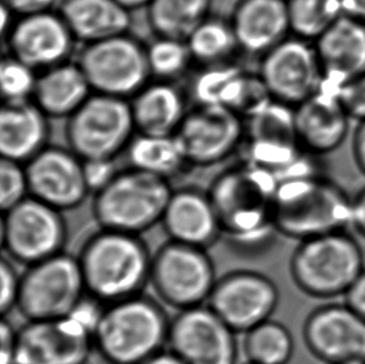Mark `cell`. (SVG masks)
<instances>
[{"mask_svg":"<svg viewBox=\"0 0 365 364\" xmlns=\"http://www.w3.org/2000/svg\"><path fill=\"white\" fill-rule=\"evenodd\" d=\"M153 257L141 236L100 228L78 256L88 295L111 305L141 295L150 285Z\"/></svg>","mask_w":365,"mask_h":364,"instance_id":"cell-1","label":"cell"},{"mask_svg":"<svg viewBox=\"0 0 365 364\" xmlns=\"http://www.w3.org/2000/svg\"><path fill=\"white\" fill-rule=\"evenodd\" d=\"M170 322L156 300L143 295L106 305L95 325V350L108 364H140L165 350Z\"/></svg>","mask_w":365,"mask_h":364,"instance_id":"cell-2","label":"cell"},{"mask_svg":"<svg viewBox=\"0 0 365 364\" xmlns=\"http://www.w3.org/2000/svg\"><path fill=\"white\" fill-rule=\"evenodd\" d=\"M351 200L318 173L279 182L272 202L278 233L298 241L351 227Z\"/></svg>","mask_w":365,"mask_h":364,"instance_id":"cell-3","label":"cell"},{"mask_svg":"<svg viewBox=\"0 0 365 364\" xmlns=\"http://www.w3.org/2000/svg\"><path fill=\"white\" fill-rule=\"evenodd\" d=\"M278 183L271 173L248 163L222 173L208 195L216 207L223 235L250 246L268 241L277 232L272 202Z\"/></svg>","mask_w":365,"mask_h":364,"instance_id":"cell-4","label":"cell"},{"mask_svg":"<svg viewBox=\"0 0 365 364\" xmlns=\"http://www.w3.org/2000/svg\"><path fill=\"white\" fill-rule=\"evenodd\" d=\"M173 192L166 178L130 168L95 192L93 215L100 228L141 236L161 223Z\"/></svg>","mask_w":365,"mask_h":364,"instance_id":"cell-5","label":"cell"},{"mask_svg":"<svg viewBox=\"0 0 365 364\" xmlns=\"http://www.w3.org/2000/svg\"><path fill=\"white\" fill-rule=\"evenodd\" d=\"M361 245L346 231H336L299 242L289 271L297 287L313 298L346 295L364 272Z\"/></svg>","mask_w":365,"mask_h":364,"instance_id":"cell-6","label":"cell"},{"mask_svg":"<svg viewBox=\"0 0 365 364\" xmlns=\"http://www.w3.org/2000/svg\"><path fill=\"white\" fill-rule=\"evenodd\" d=\"M91 302V298H90ZM84 302L58 320H28L18 330L15 364H86L103 308Z\"/></svg>","mask_w":365,"mask_h":364,"instance_id":"cell-7","label":"cell"},{"mask_svg":"<svg viewBox=\"0 0 365 364\" xmlns=\"http://www.w3.org/2000/svg\"><path fill=\"white\" fill-rule=\"evenodd\" d=\"M88 295L78 257L66 252L26 267L16 308L26 320L73 315Z\"/></svg>","mask_w":365,"mask_h":364,"instance_id":"cell-8","label":"cell"},{"mask_svg":"<svg viewBox=\"0 0 365 364\" xmlns=\"http://www.w3.org/2000/svg\"><path fill=\"white\" fill-rule=\"evenodd\" d=\"M217 280L207 250L168 241L153 255L150 285L175 310L206 305Z\"/></svg>","mask_w":365,"mask_h":364,"instance_id":"cell-9","label":"cell"},{"mask_svg":"<svg viewBox=\"0 0 365 364\" xmlns=\"http://www.w3.org/2000/svg\"><path fill=\"white\" fill-rule=\"evenodd\" d=\"M136 131L130 101L95 93L69 118L70 150L83 161L113 160Z\"/></svg>","mask_w":365,"mask_h":364,"instance_id":"cell-10","label":"cell"},{"mask_svg":"<svg viewBox=\"0 0 365 364\" xmlns=\"http://www.w3.org/2000/svg\"><path fill=\"white\" fill-rule=\"evenodd\" d=\"M78 64L93 93L133 98L153 76L148 48L128 34L85 45Z\"/></svg>","mask_w":365,"mask_h":364,"instance_id":"cell-11","label":"cell"},{"mask_svg":"<svg viewBox=\"0 0 365 364\" xmlns=\"http://www.w3.org/2000/svg\"><path fill=\"white\" fill-rule=\"evenodd\" d=\"M3 213L1 245L11 260L28 267L64 252L63 212L29 196Z\"/></svg>","mask_w":365,"mask_h":364,"instance_id":"cell-12","label":"cell"},{"mask_svg":"<svg viewBox=\"0 0 365 364\" xmlns=\"http://www.w3.org/2000/svg\"><path fill=\"white\" fill-rule=\"evenodd\" d=\"M237 333L207 305L178 310L168 347L183 364H237Z\"/></svg>","mask_w":365,"mask_h":364,"instance_id":"cell-13","label":"cell"},{"mask_svg":"<svg viewBox=\"0 0 365 364\" xmlns=\"http://www.w3.org/2000/svg\"><path fill=\"white\" fill-rule=\"evenodd\" d=\"M278 302L279 290L269 277L238 270L218 278L207 305L236 333L245 335L271 320Z\"/></svg>","mask_w":365,"mask_h":364,"instance_id":"cell-14","label":"cell"},{"mask_svg":"<svg viewBox=\"0 0 365 364\" xmlns=\"http://www.w3.org/2000/svg\"><path fill=\"white\" fill-rule=\"evenodd\" d=\"M262 56L258 74L273 100L296 108L321 89V64L308 40L287 38Z\"/></svg>","mask_w":365,"mask_h":364,"instance_id":"cell-15","label":"cell"},{"mask_svg":"<svg viewBox=\"0 0 365 364\" xmlns=\"http://www.w3.org/2000/svg\"><path fill=\"white\" fill-rule=\"evenodd\" d=\"M246 133L242 118L220 105H197L176 133L188 163L208 166L228 158Z\"/></svg>","mask_w":365,"mask_h":364,"instance_id":"cell-16","label":"cell"},{"mask_svg":"<svg viewBox=\"0 0 365 364\" xmlns=\"http://www.w3.org/2000/svg\"><path fill=\"white\" fill-rule=\"evenodd\" d=\"M303 338L312 355L323 363L365 362V320L346 303L313 310L307 317Z\"/></svg>","mask_w":365,"mask_h":364,"instance_id":"cell-17","label":"cell"},{"mask_svg":"<svg viewBox=\"0 0 365 364\" xmlns=\"http://www.w3.org/2000/svg\"><path fill=\"white\" fill-rule=\"evenodd\" d=\"M30 196L59 211H69L86 200L90 188L84 161L65 148H45L25 163Z\"/></svg>","mask_w":365,"mask_h":364,"instance_id":"cell-18","label":"cell"},{"mask_svg":"<svg viewBox=\"0 0 365 364\" xmlns=\"http://www.w3.org/2000/svg\"><path fill=\"white\" fill-rule=\"evenodd\" d=\"M9 54L35 71L68 61L75 38L59 13L20 16L4 38Z\"/></svg>","mask_w":365,"mask_h":364,"instance_id":"cell-19","label":"cell"},{"mask_svg":"<svg viewBox=\"0 0 365 364\" xmlns=\"http://www.w3.org/2000/svg\"><path fill=\"white\" fill-rule=\"evenodd\" d=\"M170 241L208 250L223 236L222 225L208 193L195 188L173 191L163 212Z\"/></svg>","mask_w":365,"mask_h":364,"instance_id":"cell-20","label":"cell"},{"mask_svg":"<svg viewBox=\"0 0 365 364\" xmlns=\"http://www.w3.org/2000/svg\"><path fill=\"white\" fill-rule=\"evenodd\" d=\"M317 55L323 73L322 86L334 90L343 83L365 74V23L341 15L316 40Z\"/></svg>","mask_w":365,"mask_h":364,"instance_id":"cell-21","label":"cell"},{"mask_svg":"<svg viewBox=\"0 0 365 364\" xmlns=\"http://www.w3.org/2000/svg\"><path fill=\"white\" fill-rule=\"evenodd\" d=\"M298 143L311 155L336 150L344 141L351 118L334 90L322 86L311 98L296 106Z\"/></svg>","mask_w":365,"mask_h":364,"instance_id":"cell-22","label":"cell"},{"mask_svg":"<svg viewBox=\"0 0 365 364\" xmlns=\"http://www.w3.org/2000/svg\"><path fill=\"white\" fill-rule=\"evenodd\" d=\"M231 24L240 49L264 55L291 33L287 0H241Z\"/></svg>","mask_w":365,"mask_h":364,"instance_id":"cell-23","label":"cell"},{"mask_svg":"<svg viewBox=\"0 0 365 364\" xmlns=\"http://www.w3.org/2000/svg\"><path fill=\"white\" fill-rule=\"evenodd\" d=\"M48 123L33 100L4 101L0 111L1 158L26 163L46 148Z\"/></svg>","mask_w":365,"mask_h":364,"instance_id":"cell-24","label":"cell"},{"mask_svg":"<svg viewBox=\"0 0 365 364\" xmlns=\"http://www.w3.org/2000/svg\"><path fill=\"white\" fill-rule=\"evenodd\" d=\"M130 106L136 131L148 136H175L187 113L181 91L161 80L143 86Z\"/></svg>","mask_w":365,"mask_h":364,"instance_id":"cell-25","label":"cell"},{"mask_svg":"<svg viewBox=\"0 0 365 364\" xmlns=\"http://www.w3.org/2000/svg\"><path fill=\"white\" fill-rule=\"evenodd\" d=\"M59 14L85 44L128 34L131 24L130 10L118 0H63Z\"/></svg>","mask_w":365,"mask_h":364,"instance_id":"cell-26","label":"cell"},{"mask_svg":"<svg viewBox=\"0 0 365 364\" xmlns=\"http://www.w3.org/2000/svg\"><path fill=\"white\" fill-rule=\"evenodd\" d=\"M91 95L80 65L65 61L38 75L31 100L46 116L70 118Z\"/></svg>","mask_w":365,"mask_h":364,"instance_id":"cell-27","label":"cell"},{"mask_svg":"<svg viewBox=\"0 0 365 364\" xmlns=\"http://www.w3.org/2000/svg\"><path fill=\"white\" fill-rule=\"evenodd\" d=\"M211 0H151L148 21L158 36L187 40L208 18Z\"/></svg>","mask_w":365,"mask_h":364,"instance_id":"cell-28","label":"cell"},{"mask_svg":"<svg viewBox=\"0 0 365 364\" xmlns=\"http://www.w3.org/2000/svg\"><path fill=\"white\" fill-rule=\"evenodd\" d=\"M131 168L170 178L178 175L188 163L183 148L176 136H148L133 138L128 145Z\"/></svg>","mask_w":365,"mask_h":364,"instance_id":"cell-29","label":"cell"},{"mask_svg":"<svg viewBox=\"0 0 365 364\" xmlns=\"http://www.w3.org/2000/svg\"><path fill=\"white\" fill-rule=\"evenodd\" d=\"M243 353L253 364H288L294 352V340L286 325L268 320L245 333Z\"/></svg>","mask_w":365,"mask_h":364,"instance_id":"cell-30","label":"cell"},{"mask_svg":"<svg viewBox=\"0 0 365 364\" xmlns=\"http://www.w3.org/2000/svg\"><path fill=\"white\" fill-rule=\"evenodd\" d=\"M188 48L193 61L208 65L227 63L240 49L232 24L217 18H207L188 36Z\"/></svg>","mask_w":365,"mask_h":364,"instance_id":"cell-31","label":"cell"},{"mask_svg":"<svg viewBox=\"0 0 365 364\" xmlns=\"http://www.w3.org/2000/svg\"><path fill=\"white\" fill-rule=\"evenodd\" d=\"M291 33L316 41L344 14L343 0H287Z\"/></svg>","mask_w":365,"mask_h":364,"instance_id":"cell-32","label":"cell"},{"mask_svg":"<svg viewBox=\"0 0 365 364\" xmlns=\"http://www.w3.org/2000/svg\"><path fill=\"white\" fill-rule=\"evenodd\" d=\"M243 71L231 63L205 66L193 79L191 91L197 105H220L230 108L242 81Z\"/></svg>","mask_w":365,"mask_h":364,"instance_id":"cell-33","label":"cell"},{"mask_svg":"<svg viewBox=\"0 0 365 364\" xmlns=\"http://www.w3.org/2000/svg\"><path fill=\"white\" fill-rule=\"evenodd\" d=\"M250 141L299 145L296 128V108L273 100L269 105L247 118Z\"/></svg>","mask_w":365,"mask_h":364,"instance_id":"cell-34","label":"cell"},{"mask_svg":"<svg viewBox=\"0 0 365 364\" xmlns=\"http://www.w3.org/2000/svg\"><path fill=\"white\" fill-rule=\"evenodd\" d=\"M148 59L151 75L161 81H170L181 76L193 61L186 40L163 36H158L148 46Z\"/></svg>","mask_w":365,"mask_h":364,"instance_id":"cell-35","label":"cell"},{"mask_svg":"<svg viewBox=\"0 0 365 364\" xmlns=\"http://www.w3.org/2000/svg\"><path fill=\"white\" fill-rule=\"evenodd\" d=\"M36 80V71L13 55H5L1 60L0 85L4 101L31 100Z\"/></svg>","mask_w":365,"mask_h":364,"instance_id":"cell-36","label":"cell"},{"mask_svg":"<svg viewBox=\"0 0 365 364\" xmlns=\"http://www.w3.org/2000/svg\"><path fill=\"white\" fill-rule=\"evenodd\" d=\"M30 196L24 163L1 158L0 163V206L5 212Z\"/></svg>","mask_w":365,"mask_h":364,"instance_id":"cell-37","label":"cell"},{"mask_svg":"<svg viewBox=\"0 0 365 364\" xmlns=\"http://www.w3.org/2000/svg\"><path fill=\"white\" fill-rule=\"evenodd\" d=\"M273 101L271 93L259 74L243 75L236 98L230 108L241 118H250Z\"/></svg>","mask_w":365,"mask_h":364,"instance_id":"cell-38","label":"cell"},{"mask_svg":"<svg viewBox=\"0 0 365 364\" xmlns=\"http://www.w3.org/2000/svg\"><path fill=\"white\" fill-rule=\"evenodd\" d=\"M336 93L349 118L365 120V74L343 83L336 88Z\"/></svg>","mask_w":365,"mask_h":364,"instance_id":"cell-39","label":"cell"},{"mask_svg":"<svg viewBox=\"0 0 365 364\" xmlns=\"http://www.w3.org/2000/svg\"><path fill=\"white\" fill-rule=\"evenodd\" d=\"M0 275H1L0 310H1V315L6 317L8 313L16 308L18 305L21 275L16 272L10 260L3 257L0 262Z\"/></svg>","mask_w":365,"mask_h":364,"instance_id":"cell-40","label":"cell"},{"mask_svg":"<svg viewBox=\"0 0 365 364\" xmlns=\"http://www.w3.org/2000/svg\"><path fill=\"white\" fill-rule=\"evenodd\" d=\"M85 176L89 185L90 191H99L108 185L116 173L113 160H91L84 161Z\"/></svg>","mask_w":365,"mask_h":364,"instance_id":"cell-41","label":"cell"},{"mask_svg":"<svg viewBox=\"0 0 365 364\" xmlns=\"http://www.w3.org/2000/svg\"><path fill=\"white\" fill-rule=\"evenodd\" d=\"M0 364H15V353H16V342H18V330L13 328L6 317H3L0 323Z\"/></svg>","mask_w":365,"mask_h":364,"instance_id":"cell-42","label":"cell"},{"mask_svg":"<svg viewBox=\"0 0 365 364\" xmlns=\"http://www.w3.org/2000/svg\"><path fill=\"white\" fill-rule=\"evenodd\" d=\"M56 0H3V4L19 16L50 11Z\"/></svg>","mask_w":365,"mask_h":364,"instance_id":"cell-43","label":"cell"},{"mask_svg":"<svg viewBox=\"0 0 365 364\" xmlns=\"http://www.w3.org/2000/svg\"><path fill=\"white\" fill-rule=\"evenodd\" d=\"M346 303L365 320V270L348 290Z\"/></svg>","mask_w":365,"mask_h":364,"instance_id":"cell-44","label":"cell"},{"mask_svg":"<svg viewBox=\"0 0 365 364\" xmlns=\"http://www.w3.org/2000/svg\"><path fill=\"white\" fill-rule=\"evenodd\" d=\"M351 227L365 238V188L351 200Z\"/></svg>","mask_w":365,"mask_h":364,"instance_id":"cell-45","label":"cell"},{"mask_svg":"<svg viewBox=\"0 0 365 364\" xmlns=\"http://www.w3.org/2000/svg\"><path fill=\"white\" fill-rule=\"evenodd\" d=\"M353 155L358 168L365 175V120L359 121L353 135Z\"/></svg>","mask_w":365,"mask_h":364,"instance_id":"cell-46","label":"cell"},{"mask_svg":"<svg viewBox=\"0 0 365 364\" xmlns=\"http://www.w3.org/2000/svg\"><path fill=\"white\" fill-rule=\"evenodd\" d=\"M344 14L365 23V0H343Z\"/></svg>","mask_w":365,"mask_h":364,"instance_id":"cell-47","label":"cell"},{"mask_svg":"<svg viewBox=\"0 0 365 364\" xmlns=\"http://www.w3.org/2000/svg\"><path fill=\"white\" fill-rule=\"evenodd\" d=\"M140 364H183L181 360H178L176 355H173L170 350H163L158 355H153L150 360H145Z\"/></svg>","mask_w":365,"mask_h":364,"instance_id":"cell-48","label":"cell"},{"mask_svg":"<svg viewBox=\"0 0 365 364\" xmlns=\"http://www.w3.org/2000/svg\"><path fill=\"white\" fill-rule=\"evenodd\" d=\"M120 4H123L126 9L133 10L141 8V6H148L151 0H118Z\"/></svg>","mask_w":365,"mask_h":364,"instance_id":"cell-49","label":"cell"},{"mask_svg":"<svg viewBox=\"0 0 365 364\" xmlns=\"http://www.w3.org/2000/svg\"><path fill=\"white\" fill-rule=\"evenodd\" d=\"M349 364H365V362H354V363H349Z\"/></svg>","mask_w":365,"mask_h":364,"instance_id":"cell-50","label":"cell"},{"mask_svg":"<svg viewBox=\"0 0 365 364\" xmlns=\"http://www.w3.org/2000/svg\"><path fill=\"white\" fill-rule=\"evenodd\" d=\"M246 364H253V363H248V362H247V363H246Z\"/></svg>","mask_w":365,"mask_h":364,"instance_id":"cell-51","label":"cell"}]
</instances>
